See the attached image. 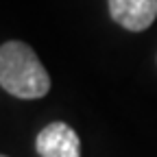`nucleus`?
<instances>
[{"label":"nucleus","instance_id":"1","mask_svg":"<svg viewBox=\"0 0 157 157\" xmlns=\"http://www.w3.org/2000/svg\"><path fill=\"white\" fill-rule=\"evenodd\" d=\"M0 87L22 101L44 98L50 92V76L29 44L11 39L0 46Z\"/></svg>","mask_w":157,"mask_h":157},{"label":"nucleus","instance_id":"2","mask_svg":"<svg viewBox=\"0 0 157 157\" xmlns=\"http://www.w3.org/2000/svg\"><path fill=\"white\" fill-rule=\"evenodd\" d=\"M35 151L39 157H81V140L66 122H50L35 137Z\"/></svg>","mask_w":157,"mask_h":157},{"label":"nucleus","instance_id":"3","mask_svg":"<svg viewBox=\"0 0 157 157\" xmlns=\"http://www.w3.org/2000/svg\"><path fill=\"white\" fill-rule=\"evenodd\" d=\"M107 7L113 22L131 33L146 31L157 17V0H107Z\"/></svg>","mask_w":157,"mask_h":157},{"label":"nucleus","instance_id":"4","mask_svg":"<svg viewBox=\"0 0 157 157\" xmlns=\"http://www.w3.org/2000/svg\"><path fill=\"white\" fill-rule=\"evenodd\" d=\"M0 157H5V155H0Z\"/></svg>","mask_w":157,"mask_h":157}]
</instances>
